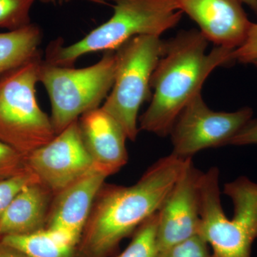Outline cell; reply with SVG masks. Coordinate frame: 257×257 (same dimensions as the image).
<instances>
[{
  "label": "cell",
  "mask_w": 257,
  "mask_h": 257,
  "mask_svg": "<svg viewBox=\"0 0 257 257\" xmlns=\"http://www.w3.org/2000/svg\"><path fill=\"white\" fill-rule=\"evenodd\" d=\"M164 49L160 36L139 35L115 50L114 84L101 108L119 123L131 141L138 138L140 107L152 98L150 81Z\"/></svg>",
  "instance_id": "cell-7"
},
{
  "label": "cell",
  "mask_w": 257,
  "mask_h": 257,
  "mask_svg": "<svg viewBox=\"0 0 257 257\" xmlns=\"http://www.w3.org/2000/svg\"><path fill=\"white\" fill-rule=\"evenodd\" d=\"M26 257H74L75 245L46 229L24 235H12L0 239Z\"/></svg>",
  "instance_id": "cell-16"
},
{
  "label": "cell",
  "mask_w": 257,
  "mask_h": 257,
  "mask_svg": "<svg viewBox=\"0 0 257 257\" xmlns=\"http://www.w3.org/2000/svg\"><path fill=\"white\" fill-rule=\"evenodd\" d=\"M231 61L253 63L257 60V23H251L244 41L231 52Z\"/></svg>",
  "instance_id": "cell-22"
},
{
  "label": "cell",
  "mask_w": 257,
  "mask_h": 257,
  "mask_svg": "<svg viewBox=\"0 0 257 257\" xmlns=\"http://www.w3.org/2000/svg\"><path fill=\"white\" fill-rule=\"evenodd\" d=\"M216 46L235 50L244 41L251 22L239 0H173Z\"/></svg>",
  "instance_id": "cell-12"
},
{
  "label": "cell",
  "mask_w": 257,
  "mask_h": 257,
  "mask_svg": "<svg viewBox=\"0 0 257 257\" xmlns=\"http://www.w3.org/2000/svg\"><path fill=\"white\" fill-rule=\"evenodd\" d=\"M241 4L247 5L257 16V0H239Z\"/></svg>",
  "instance_id": "cell-25"
},
{
  "label": "cell",
  "mask_w": 257,
  "mask_h": 257,
  "mask_svg": "<svg viewBox=\"0 0 257 257\" xmlns=\"http://www.w3.org/2000/svg\"><path fill=\"white\" fill-rule=\"evenodd\" d=\"M252 116L249 107L233 112L211 110L199 93L181 111L171 130L172 154L192 159L202 150L229 145L230 140Z\"/></svg>",
  "instance_id": "cell-8"
},
{
  "label": "cell",
  "mask_w": 257,
  "mask_h": 257,
  "mask_svg": "<svg viewBox=\"0 0 257 257\" xmlns=\"http://www.w3.org/2000/svg\"><path fill=\"white\" fill-rule=\"evenodd\" d=\"M157 257H214L207 241L200 234L159 251Z\"/></svg>",
  "instance_id": "cell-19"
},
{
  "label": "cell",
  "mask_w": 257,
  "mask_h": 257,
  "mask_svg": "<svg viewBox=\"0 0 257 257\" xmlns=\"http://www.w3.org/2000/svg\"><path fill=\"white\" fill-rule=\"evenodd\" d=\"M36 180L38 179L29 170L11 178L0 180V221L15 195L27 184Z\"/></svg>",
  "instance_id": "cell-21"
},
{
  "label": "cell",
  "mask_w": 257,
  "mask_h": 257,
  "mask_svg": "<svg viewBox=\"0 0 257 257\" xmlns=\"http://www.w3.org/2000/svg\"><path fill=\"white\" fill-rule=\"evenodd\" d=\"M190 159L171 154L155 162L133 185L101 189L83 232V254L107 256L156 214Z\"/></svg>",
  "instance_id": "cell-2"
},
{
  "label": "cell",
  "mask_w": 257,
  "mask_h": 257,
  "mask_svg": "<svg viewBox=\"0 0 257 257\" xmlns=\"http://www.w3.org/2000/svg\"><path fill=\"white\" fill-rule=\"evenodd\" d=\"M41 28L35 24L18 30L0 32V75L32 60L41 44Z\"/></svg>",
  "instance_id": "cell-15"
},
{
  "label": "cell",
  "mask_w": 257,
  "mask_h": 257,
  "mask_svg": "<svg viewBox=\"0 0 257 257\" xmlns=\"http://www.w3.org/2000/svg\"><path fill=\"white\" fill-rule=\"evenodd\" d=\"M27 167L54 194L60 192L94 167L83 143L78 120L25 157Z\"/></svg>",
  "instance_id": "cell-9"
},
{
  "label": "cell",
  "mask_w": 257,
  "mask_h": 257,
  "mask_svg": "<svg viewBox=\"0 0 257 257\" xmlns=\"http://www.w3.org/2000/svg\"><path fill=\"white\" fill-rule=\"evenodd\" d=\"M41 52L0 75V142L26 157L55 138L51 119L37 103Z\"/></svg>",
  "instance_id": "cell-5"
},
{
  "label": "cell",
  "mask_w": 257,
  "mask_h": 257,
  "mask_svg": "<svg viewBox=\"0 0 257 257\" xmlns=\"http://www.w3.org/2000/svg\"><path fill=\"white\" fill-rule=\"evenodd\" d=\"M197 30H183L165 41L164 53L153 73L151 102L140 118V130L158 136L170 135L181 111L201 92L206 79L218 67L232 62L234 50L216 46Z\"/></svg>",
  "instance_id": "cell-1"
},
{
  "label": "cell",
  "mask_w": 257,
  "mask_h": 257,
  "mask_svg": "<svg viewBox=\"0 0 257 257\" xmlns=\"http://www.w3.org/2000/svg\"><path fill=\"white\" fill-rule=\"evenodd\" d=\"M71 0H64V3H69V2H70Z\"/></svg>",
  "instance_id": "cell-28"
},
{
  "label": "cell",
  "mask_w": 257,
  "mask_h": 257,
  "mask_svg": "<svg viewBox=\"0 0 257 257\" xmlns=\"http://www.w3.org/2000/svg\"><path fill=\"white\" fill-rule=\"evenodd\" d=\"M0 257H26L23 253L20 252L10 245L7 244L0 240Z\"/></svg>",
  "instance_id": "cell-24"
},
{
  "label": "cell",
  "mask_w": 257,
  "mask_h": 257,
  "mask_svg": "<svg viewBox=\"0 0 257 257\" xmlns=\"http://www.w3.org/2000/svg\"><path fill=\"white\" fill-rule=\"evenodd\" d=\"M109 3L114 13L109 20L84 38L67 47L52 42L45 61L61 67H73L79 57L92 52L116 50L139 35L160 36L175 28L182 13L173 0H101Z\"/></svg>",
  "instance_id": "cell-4"
},
{
  "label": "cell",
  "mask_w": 257,
  "mask_h": 257,
  "mask_svg": "<svg viewBox=\"0 0 257 257\" xmlns=\"http://www.w3.org/2000/svg\"><path fill=\"white\" fill-rule=\"evenodd\" d=\"M204 172L192 159L157 211V243L163 251L199 234L200 228V184Z\"/></svg>",
  "instance_id": "cell-10"
},
{
  "label": "cell",
  "mask_w": 257,
  "mask_h": 257,
  "mask_svg": "<svg viewBox=\"0 0 257 257\" xmlns=\"http://www.w3.org/2000/svg\"><path fill=\"white\" fill-rule=\"evenodd\" d=\"M248 145H257V119H250L229 143L235 146Z\"/></svg>",
  "instance_id": "cell-23"
},
{
  "label": "cell",
  "mask_w": 257,
  "mask_h": 257,
  "mask_svg": "<svg viewBox=\"0 0 257 257\" xmlns=\"http://www.w3.org/2000/svg\"><path fill=\"white\" fill-rule=\"evenodd\" d=\"M28 170L25 157L0 142V180L11 178Z\"/></svg>",
  "instance_id": "cell-20"
},
{
  "label": "cell",
  "mask_w": 257,
  "mask_h": 257,
  "mask_svg": "<svg viewBox=\"0 0 257 257\" xmlns=\"http://www.w3.org/2000/svg\"><path fill=\"white\" fill-rule=\"evenodd\" d=\"M53 193L39 180L27 184L15 195L0 221V239L45 229Z\"/></svg>",
  "instance_id": "cell-14"
},
{
  "label": "cell",
  "mask_w": 257,
  "mask_h": 257,
  "mask_svg": "<svg viewBox=\"0 0 257 257\" xmlns=\"http://www.w3.org/2000/svg\"><path fill=\"white\" fill-rule=\"evenodd\" d=\"M108 176L96 167L55 194L45 229L74 245L80 241L96 196Z\"/></svg>",
  "instance_id": "cell-11"
},
{
  "label": "cell",
  "mask_w": 257,
  "mask_h": 257,
  "mask_svg": "<svg viewBox=\"0 0 257 257\" xmlns=\"http://www.w3.org/2000/svg\"><path fill=\"white\" fill-rule=\"evenodd\" d=\"M234 215H225L220 197L219 171L211 167L203 174L200 184L201 224L199 234L212 249L214 257H251L257 239V183L240 177L225 184Z\"/></svg>",
  "instance_id": "cell-3"
},
{
  "label": "cell",
  "mask_w": 257,
  "mask_h": 257,
  "mask_svg": "<svg viewBox=\"0 0 257 257\" xmlns=\"http://www.w3.org/2000/svg\"><path fill=\"white\" fill-rule=\"evenodd\" d=\"M42 3H46V4H58L62 5V3H64V0H40Z\"/></svg>",
  "instance_id": "cell-26"
},
{
  "label": "cell",
  "mask_w": 257,
  "mask_h": 257,
  "mask_svg": "<svg viewBox=\"0 0 257 257\" xmlns=\"http://www.w3.org/2000/svg\"><path fill=\"white\" fill-rule=\"evenodd\" d=\"M252 64H254V65H256L257 67V60H255L254 62H253Z\"/></svg>",
  "instance_id": "cell-27"
},
{
  "label": "cell",
  "mask_w": 257,
  "mask_h": 257,
  "mask_svg": "<svg viewBox=\"0 0 257 257\" xmlns=\"http://www.w3.org/2000/svg\"><path fill=\"white\" fill-rule=\"evenodd\" d=\"M36 0H0V29L9 31L31 24L30 10Z\"/></svg>",
  "instance_id": "cell-18"
},
{
  "label": "cell",
  "mask_w": 257,
  "mask_h": 257,
  "mask_svg": "<svg viewBox=\"0 0 257 257\" xmlns=\"http://www.w3.org/2000/svg\"><path fill=\"white\" fill-rule=\"evenodd\" d=\"M78 126L94 167L109 177L127 163V137L119 123L102 108L84 113L78 119Z\"/></svg>",
  "instance_id": "cell-13"
},
{
  "label": "cell",
  "mask_w": 257,
  "mask_h": 257,
  "mask_svg": "<svg viewBox=\"0 0 257 257\" xmlns=\"http://www.w3.org/2000/svg\"><path fill=\"white\" fill-rule=\"evenodd\" d=\"M115 69V50L106 51L99 62L84 68L61 67L42 60L38 80L50 97L56 135L84 113L99 107L114 84Z\"/></svg>",
  "instance_id": "cell-6"
},
{
  "label": "cell",
  "mask_w": 257,
  "mask_h": 257,
  "mask_svg": "<svg viewBox=\"0 0 257 257\" xmlns=\"http://www.w3.org/2000/svg\"><path fill=\"white\" fill-rule=\"evenodd\" d=\"M157 212L137 229L131 242L117 257H157Z\"/></svg>",
  "instance_id": "cell-17"
}]
</instances>
